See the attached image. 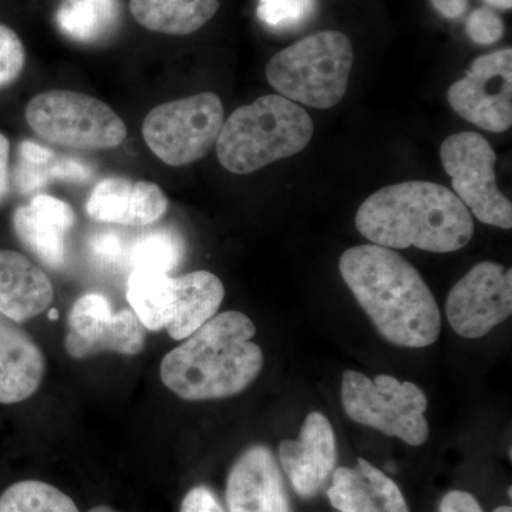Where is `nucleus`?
Segmentation results:
<instances>
[{
  "label": "nucleus",
  "mask_w": 512,
  "mask_h": 512,
  "mask_svg": "<svg viewBox=\"0 0 512 512\" xmlns=\"http://www.w3.org/2000/svg\"><path fill=\"white\" fill-rule=\"evenodd\" d=\"M339 271L387 342L421 349L439 339L436 299L420 272L402 255L380 245H359L343 252Z\"/></svg>",
  "instance_id": "nucleus-1"
},
{
  "label": "nucleus",
  "mask_w": 512,
  "mask_h": 512,
  "mask_svg": "<svg viewBox=\"0 0 512 512\" xmlns=\"http://www.w3.org/2000/svg\"><path fill=\"white\" fill-rule=\"evenodd\" d=\"M356 228L372 244L448 254L474 234L470 211L453 191L430 181H406L376 191L356 214Z\"/></svg>",
  "instance_id": "nucleus-2"
},
{
  "label": "nucleus",
  "mask_w": 512,
  "mask_h": 512,
  "mask_svg": "<svg viewBox=\"0 0 512 512\" xmlns=\"http://www.w3.org/2000/svg\"><path fill=\"white\" fill-rule=\"evenodd\" d=\"M255 333V325L245 313L215 315L165 355L161 382L187 402L237 396L264 366V353L252 342Z\"/></svg>",
  "instance_id": "nucleus-3"
},
{
  "label": "nucleus",
  "mask_w": 512,
  "mask_h": 512,
  "mask_svg": "<svg viewBox=\"0 0 512 512\" xmlns=\"http://www.w3.org/2000/svg\"><path fill=\"white\" fill-rule=\"evenodd\" d=\"M313 137L311 116L279 94L259 97L224 121L217 156L234 174H251L266 165L296 156Z\"/></svg>",
  "instance_id": "nucleus-4"
},
{
  "label": "nucleus",
  "mask_w": 512,
  "mask_h": 512,
  "mask_svg": "<svg viewBox=\"0 0 512 512\" xmlns=\"http://www.w3.org/2000/svg\"><path fill=\"white\" fill-rule=\"evenodd\" d=\"M352 66L348 36L323 30L276 53L266 66V79L285 99L326 110L345 97Z\"/></svg>",
  "instance_id": "nucleus-5"
},
{
  "label": "nucleus",
  "mask_w": 512,
  "mask_h": 512,
  "mask_svg": "<svg viewBox=\"0 0 512 512\" xmlns=\"http://www.w3.org/2000/svg\"><path fill=\"white\" fill-rule=\"evenodd\" d=\"M342 402L350 419L363 426L397 437L410 446L429 439L426 394L410 382L379 375L370 380L363 373L346 370L342 380Z\"/></svg>",
  "instance_id": "nucleus-6"
},
{
  "label": "nucleus",
  "mask_w": 512,
  "mask_h": 512,
  "mask_svg": "<svg viewBox=\"0 0 512 512\" xmlns=\"http://www.w3.org/2000/svg\"><path fill=\"white\" fill-rule=\"evenodd\" d=\"M26 120L49 143L79 150H110L127 137L126 124L116 111L72 90L37 94L26 107Z\"/></svg>",
  "instance_id": "nucleus-7"
},
{
  "label": "nucleus",
  "mask_w": 512,
  "mask_h": 512,
  "mask_svg": "<svg viewBox=\"0 0 512 512\" xmlns=\"http://www.w3.org/2000/svg\"><path fill=\"white\" fill-rule=\"evenodd\" d=\"M224 126V106L205 92L160 104L147 114L143 136L163 163L183 167L207 156Z\"/></svg>",
  "instance_id": "nucleus-8"
},
{
  "label": "nucleus",
  "mask_w": 512,
  "mask_h": 512,
  "mask_svg": "<svg viewBox=\"0 0 512 512\" xmlns=\"http://www.w3.org/2000/svg\"><path fill=\"white\" fill-rule=\"evenodd\" d=\"M440 158L454 194L478 221L491 227L512 228L511 201L498 188L497 156L487 138L473 131L448 136L441 144Z\"/></svg>",
  "instance_id": "nucleus-9"
},
{
  "label": "nucleus",
  "mask_w": 512,
  "mask_h": 512,
  "mask_svg": "<svg viewBox=\"0 0 512 512\" xmlns=\"http://www.w3.org/2000/svg\"><path fill=\"white\" fill-rule=\"evenodd\" d=\"M448 103L474 126L504 133L512 126V49L477 57L463 79L448 89Z\"/></svg>",
  "instance_id": "nucleus-10"
},
{
  "label": "nucleus",
  "mask_w": 512,
  "mask_h": 512,
  "mask_svg": "<svg viewBox=\"0 0 512 512\" xmlns=\"http://www.w3.org/2000/svg\"><path fill=\"white\" fill-rule=\"evenodd\" d=\"M451 328L466 339H478L510 318L512 271L484 261L468 271L447 296Z\"/></svg>",
  "instance_id": "nucleus-11"
},
{
  "label": "nucleus",
  "mask_w": 512,
  "mask_h": 512,
  "mask_svg": "<svg viewBox=\"0 0 512 512\" xmlns=\"http://www.w3.org/2000/svg\"><path fill=\"white\" fill-rule=\"evenodd\" d=\"M146 332L130 309L114 313L106 296L86 293L72 306L64 348L77 360L106 352L134 356L144 349Z\"/></svg>",
  "instance_id": "nucleus-12"
},
{
  "label": "nucleus",
  "mask_w": 512,
  "mask_h": 512,
  "mask_svg": "<svg viewBox=\"0 0 512 512\" xmlns=\"http://www.w3.org/2000/svg\"><path fill=\"white\" fill-rule=\"evenodd\" d=\"M336 456L335 431L319 412L306 416L298 440H284L279 446L282 468L296 493L305 498L322 490L335 471Z\"/></svg>",
  "instance_id": "nucleus-13"
},
{
  "label": "nucleus",
  "mask_w": 512,
  "mask_h": 512,
  "mask_svg": "<svg viewBox=\"0 0 512 512\" xmlns=\"http://www.w3.org/2000/svg\"><path fill=\"white\" fill-rule=\"evenodd\" d=\"M229 512H291L284 478L272 451L252 446L241 454L229 471Z\"/></svg>",
  "instance_id": "nucleus-14"
},
{
  "label": "nucleus",
  "mask_w": 512,
  "mask_h": 512,
  "mask_svg": "<svg viewBox=\"0 0 512 512\" xmlns=\"http://www.w3.org/2000/svg\"><path fill=\"white\" fill-rule=\"evenodd\" d=\"M168 200L157 184L110 177L94 187L86 211L90 218L126 227H147L164 217Z\"/></svg>",
  "instance_id": "nucleus-15"
},
{
  "label": "nucleus",
  "mask_w": 512,
  "mask_h": 512,
  "mask_svg": "<svg viewBox=\"0 0 512 512\" xmlns=\"http://www.w3.org/2000/svg\"><path fill=\"white\" fill-rule=\"evenodd\" d=\"M74 211L67 202L37 194L13 215V229L20 242L50 268H60L66 256V232L73 228Z\"/></svg>",
  "instance_id": "nucleus-16"
},
{
  "label": "nucleus",
  "mask_w": 512,
  "mask_h": 512,
  "mask_svg": "<svg viewBox=\"0 0 512 512\" xmlns=\"http://www.w3.org/2000/svg\"><path fill=\"white\" fill-rule=\"evenodd\" d=\"M46 359L18 322L0 313V403L25 402L39 390Z\"/></svg>",
  "instance_id": "nucleus-17"
},
{
  "label": "nucleus",
  "mask_w": 512,
  "mask_h": 512,
  "mask_svg": "<svg viewBox=\"0 0 512 512\" xmlns=\"http://www.w3.org/2000/svg\"><path fill=\"white\" fill-rule=\"evenodd\" d=\"M49 276L15 251L0 249V313L22 323L42 315L53 302Z\"/></svg>",
  "instance_id": "nucleus-18"
},
{
  "label": "nucleus",
  "mask_w": 512,
  "mask_h": 512,
  "mask_svg": "<svg viewBox=\"0 0 512 512\" xmlns=\"http://www.w3.org/2000/svg\"><path fill=\"white\" fill-rule=\"evenodd\" d=\"M225 288L208 271L171 276L170 318L165 330L174 340H184L217 315Z\"/></svg>",
  "instance_id": "nucleus-19"
},
{
  "label": "nucleus",
  "mask_w": 512,
  "mask_h": 512,
  "mask_svg": "<svg viewBox=\"0 0 512 512\" xmlns=\"http://www.w3.org/2000/svg\"><path fill=\"white\" fill-rule=\"evenodd\" d=\"M220 0H130L133 18L151 32L187 36L207 25Z\"/></svg>",
  "instance_id": "nucleus-20"
},
{
  "label": "nucleus",
  "mask_w": 512,
  "mask_h": 512,
  "mask_svg": "<svg viewBox=\"0 0 512 512\" xmlns=\"http://www.w3.org/2000/svg\"><path fill=\"white\" fill-rule=\"evenodd\" d=\"M120 16V0H63L57 25L76 42L96 43L116 30Z\"/></svg>",
  "instance_id": "nucleus-21"
},
{
  "label": "nucleus",
  "mask_w": 512,
  "mask_h": 512,
  "mask_svg": "<svg viewBox=\"0 0 512 512\" xmlns=\"http://www.w3.org/2000/svg\"><path fill=\"white\" fill-rule=\"evenodd\" d=\"M171 275L153 269H133L127 281V301L146 330L164 329L170 318Z\"/></svg>",
  "instance_id": "nucleus-22"
},
{
  "label": "nucleus",
  "mask_w": 512,
  "mask_h": 512,
  "mask_svg": "<svg viewBox=\"0 0 512 512\" xmlns=\"http://www.w3.org/2000/svg\"><path fill=\"white\" fill-rule=\"evenodd\" d=\"M0 512H80L72 498L43 481L10 485L0 495Z\"/></svg>",
  "instance_id": "nucleus-23"
},
{
  "label": "nucleus",
  "mask_w": 512,
  "mask_h": 512,
  "mask_svg": "<svg viewBox=\"0 0 512 512\" xmlns=\"http://www.w3.org/2000/svg\"><path fill=\"white\" fill-rule=\"evenodd\" d=\"M184 256V244L171 231H156L134 242L130 262L133 269H153L170 274L180 265Z\"/></svg>",
  "instance_id": "nucleus-24"
},
{
  "label": "nucleus",
  "mask_w": 512,
  "mask_h": 512,
  "mask_svg": "<svg viewBox=\"0 0 512 512\" xmlns=\"http://www.w3.org/2000/svg\"><path fill=\"white\" fill-rule=\"evenodd\" d=\"M328 498L340 512H383L359 468L340 467L333 471Z\"/></svg>",
  "instance_id": "nucleus-25"
},
{
  "label": "nucleus",
  "mask_w": 512,
  "mask_h": 512,
  "mask_svg": "<svg viewBox=\"0 0 512 512\" xmlns=\"http://www.w3.org/2000/svg\"><path fill=\"white\" fill-rule=\"evenodd\" d=\"M315 9L316 0H259L256 15L268 28L284 32L301 28Z\"/></svg>",
  "instance_id": "nucleus-26"
},
{
  "label": "nucleus",
  "mask_w": 512,
  "mask_h": 512,
  "mask_svg": "<svg viewBox=\"0 0 512 512\" xmlns=\"http://www.w3.org/2000/svg\"><path fill=\"white\" fill-rule=\"evenodd\" d=\"M357 468L365 476L383 512H410L402 491L392 478L387 477L365 458L357 460Z\"/></svg>",
  "instance_id": "nucleus-27"
},
{
  "label": "nucleus",
  "mask_w": 512,
  "mask_h": 512,
  "mask_svg": "<svg viewBox=\"0 0 512 512\" xmlns=\"http://www.w3.org/2000/svg\"><path fill=\"white\" fill-rule=\"evenodd\" d=\"M25 47L8 26L0 23V87L15 82L25 67Z\"/></svg>",
  "instance_id": "nucleus-28"
},
{
  "label": "nucleus",
  "mask_w": 512,
  "mask_h": 512,
  "mask_svg": "<svg viewBox=\"0 0 512 512\" xmlns=\"http://www.w3.org/2000/svg\"><path fill=\"white\" fill-rule=\"evenodd\" d=\"M504 22L495 10L480 8L467 20V35L477 45H493L504 36Z\"/></svg>",
  "instance_id": "nucleus-29"
},
{
  "label": "nucleus",
  "mask_w": 512,
  "mask_h": 512,
  "mask_svg": "<svg viewBox=\"0 0 512 512\" xmlns=\"http://www.w3.org/2000/svg\"><path fill=\"white\" fill-rule=\"evenodd\" d=\"M180 512H224L210 488L198 485L185 495Z\"/></svg>",
  "instance_id": "nucleus-30"
},
{
  "label": "nucleus",
  "mask_w": 512,
  "mask_h": 512,
  "mask_svg": "<svg viewBox=\"0 0 512 512\" xmlns=\"http://www.w3.org/2000/svg\"><path fill=\"white\" fill-rule=\"evenodd\" d=\"M90 251L100 261L114 262L121 255L123 245L119 235L113 232H100L90 239Z\"/></svg>",
  "instance_id": "nucleus-31"
},
{
  "label": "nucleus",
  "mask_w": 512,
  "mask_h": 512,
  "mask_svg": "<svg viewBox=\"0 0 512 512\" xmlns=\"http://www.w3.org/2000/svg\"><path fill=\"white\" fill-rule=\"evenodd\" d=\"M66 181H86L92 177V170L86 164L74 160L59 161L46 171V178Z\"/></svg>",
  "instance_id": "nucleus-32"
},
{
  "label": "nucleus",
  "mask_w": 512,
  "mask_h": 512,
  "mask_svg": "<svg viewBox=\"0 0 512 512\" xmlns=\"http://www.w3.org/2000/svg\"><path fill=\"white\" fill-rule=\"evenodd\" d=\"M440 512H484L476 498L466 491H450L444 495Z\"/></svg>",
  "instance_id": "nucleus-33"
},
{
  "label": "nucleus",
  "mask_w": 512,
  "mask_h": 512,
  "mask_svg": "<svg viewBox=\"0 0 512 512\" xmlns=\"http://www.w3.org/2000/svg\"><path fill=\"white\" fill-rule=\"evenodd\" d=\"M20 161L26 164L45 165L55 158V153L49 148L39 146L33 141H23L19 147Z\"/></svg>",
  "instance_id": "nucleus-34"
},
{
  "label": "nucleus",
  "mask_w": 512,
  "mask_h": 512,
  "mask_svg": "<svg viewBox=\"0 0 512 512\" xmlns=\"http://www.w3.org/2000/svg\"><path fill=\"white\" fill-rule=\"evenodd\" d=\"M9 154V140L5 134L0 133V205L9 192Z\"/></svg>",
  "instance_id": "nucleus-35"
},
{
  "label": "nucleus",
  "mask_w": 512,
  "mask_h": 512,
  "mask_svg": "<svg viewBox=\"0 0 512 512\" xmlns=\"http://www.w3.org/2000/svg\"><path fill=\"white\" fill-rule=\"evenodd\" d=\"M434 9L447 19H457L466 13L468 0H430Z\"/></svg>",
  "instance_id": "nucleus-36"
},
{
  "label": "nucleus",
  "mask_w": 512,
  "mask_h": 512,
  "mask_svg": "<svg viewBox=\"0 0 512 512\" xmlns=\"http://www.w3.org/2000/svg\"><path fill=\"white\" fill-rule=\"evenodd\" d=\"M484 2L495 9L510 10L512 8V0H484Z\"/></svg>",
  "instance_id": "nucleus-37"
},
{
  "label": "nucleus",
  "mask_w": 512,
  "mask_h": 512,
  "mask_svg": "<svg viewBox=\"0 0 512 512\" xmlns=\"http://www.w3.org/2000/svg\"><path fill=\"white\" fill-rule=\"evenodd\" d=\"M89 512H119L116 510H113V508L106 507V505H99V507L92 508Z\"/></svg>",
  "instance_id": "nucleus-38"
},
{
  "label": "nucleus",
  "mask_w": 512,
  "mask_h": 512,
  "mask_svg": "<svg viewBox=\"0 0 512 512\" xmlns=\"http://www.w3.org/2000/svg\"><path fill=\"white\" fill-rule=\"evenodd\" d=\"M49 319H52V320L59 319V312H57L56 309H50V311H49Z\"/></svg>",
  "instance_id": "nucleus-39"
},
{
  "label": "nucleus",
  "mask_w": 512,
  "mask_h": 512,
  "mask_svg": "<svg viewBox=\"0 0 512 512\" xmlns=\"http://www.w3.org/2000/svg\"><path fill=\"white\" fill-rule=\"evenodd\" d=\"M494 512H512V508L507 507V505H503V507H498Z\"/></svg>",
  "instance_id": "nucleus-40"
}]
</instances>
